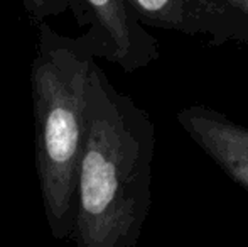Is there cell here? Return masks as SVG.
<instances>
[{
    "instance_id": "obj_5",
    "label": "cell",
    "mask_w": 248,
    "mask_h": 247,
    "mask_svg": "<svg viewBox=\"0 0 248 247\" xmlns=\"http://www.w3.org/2000/svg\"><path fill=\"white\" fill-rule=\"evenodd\" d=\"M177 124L209 159L248 191V125L238 124L208 105L184 107Z\"/></svg>"
},
{
    "instance_id": "obj_3",
    "label": "cell",
    "mask_w": 248,
    "mask_h": 247,
    "mask_svg": "<svg viewBox=\"0 0 248 247\" xmlns=\"http://www.w3.org/2000/svg\"><path fill=\"white\" fill-rule=\"evenodd\" d=\"M86 39L96 58L113 63L125 73L147 68L159 58V41L135 16L127 0H83Z\"/></svg>"
},
{
    "instance_id": "obj_2",
    "label": "cell",
    "mask_w": 248,
    "mask_h": 247,
    "mask_svg": "<svg viewBox=\"0 0 248 247\" xmlns=\"http://www.w3.org/2000/svg\"><path fill=\"white\" fill-rule=\"evenodd\" d=\"M96 54L85 34L64 36L39 22L31 68L36 169L47 227L54 239H71L79 163L86 139L92 66Z\"/></svg>"
},
{
    "instance_id": "obj_7",
    "label": "cell",
    "mask_w": 248,
    "mask_h": 247,
    "mask_svg": "<svg viewBox=\"0 0 248 247\" xmlns=\"http://www.w3.org/2000/svg\"><path fill=\"white\" fill-rule=\"evenodd\" d=\"M230 9H233L236 14L243 17L248 22V0H223Z\"/></svg>"
},
{
    "instance_id": "obj_6",
    "label": "cell",
    "mask_w": 248,
    "mask_h": 247,
    "mask_svg": "<svg viewBox=\"0 0 248 247\" xmlns=\"http://www.w3.org/2000/svg\"><path fill=\"white\" fill-rule=\"evenodd\" d=\"M34 20H46L49 17H59L64 12H73L75 19L81 27H86V10L83 0H20Z\"/></svg>"
},
{
    "instance_id": "obj_4",
    "label": "cell",
    "mask_w": 248,
    "mask_h": 247,
    "mask_svg": "<svg viewBox=\"0 0 248 247\" xmlns=\"http://www.w3.org/2000/svg\"><path fill=\"white\" fill-rule=\"evenodd\" d=\"M147 27L204 37L211 46L248 44V22L223 0H127Z\"/></svg>"
},
{
    "instance_id": "obj_1",
    "label": "cell",
    "mask_w": 248,
    "mask_h": 247,
    "mask_svg": "<svg viewBox=\"0 0 248 247\" xmlns=\"http://www.w3.org/2000/svg\"><path fill=\"white\" fill-rule=\"evenodd\" d=\"M155 127L107 73L92 66L86 139L71 241L79 247H135L152 205Z\"/></svg>"
}]
</instances>
